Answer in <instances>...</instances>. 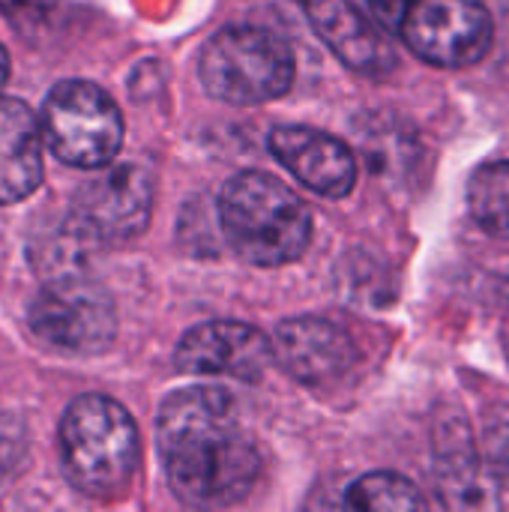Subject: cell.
I'll list each match as a JSON object with an SVG mask.
<instances>
[{
    "label": "cell",
    "mask_w": 509,
    "mask_h": 512,
    "mask_svg": "<svg viewBox=\"0 0 509 512\" xmlns=\"http://www.w3.org/2000/svg\"><path fill=\"white\" fill-rule=\"evenodd\" d=\"M156 441L168 486L186 507H234L261 477V456L225 390L189 387L168 396L159 408Z\"/></svg>",
    "instance_id": "6da1fadb"
},
{
    "label": "cell",
    "mask_w": 509,
    "mask_h": 512,
    "mask_svg": "<svg viewBox=\"0 0 509 512\" xmlns=\"http://www.w3.org/2000/svg\"><path fill=\"white\" fill-rule=\"evenodd\" d=\"M219 225L228 246L255 267L297 261L312 240V213L282 180L264 171L234 174L219 192Z\"/></svg>",
    "instance_id": "7a4b0ae2"
},
{
    "label": "cell",
    "mask_w": 509,
    "mask_h": 512,
    "mask_svg": "<svg viewBox=\"0 0 509 512\" xmlns=\"http://www.w3.org/2000/svg\"><path fill=\"white\" fill-rule=\"evenodd\" d=\"M138 429L108 396H78L60 420V462L69 486L93 501L120 498L138 471Z\"/></svg>",
    "instance_id": "3957f363"
},
{
    "label": "cell",
    "mask_w": 509,
    "mask_h": 512,
    "mask_svg": "<svg viewBox=\"0 0 509 512\" xmlns=\"http://www.w3.org/2000/svg\"><path fill=\"white\" fill-rule=\"evenodd\" d=\"M204 90L228 105H264L291 90L294 57L285 39L264 27L231 24L213 33L198 57Z\"/></svg>",
    "instance_id": "277c9868"
},
{
    "label": "cell",
    "mask_w": 509,
    "mask_h": 512,
    "mask_svg": "<svg viewBox=\"0 0 509 512\" xmlns=\"http://www.w3.org/2000/svg\"><path fill=\"white\" fill-rule=\"evenodd\" d=\"M42 132L60 162L102 168L123 144V117L102 87L90 81H60L42 105Z\"/></svg>",
    "instance_id": "5b68a950"
},
{
    "label": "cell",
    "mask_w": 509,
    "mask_h": 512,
    "mask_svg": "<svg viewBox=\"0 0 509 512\" xmlns=\"http://www.w3.org/2000/svg\"><path fill=\"white\" fill-rule=\"evenodd\" d=\"M33 336L60 354H99L117 333V312L111 294L87 276H57L30 303L27 312Z\"/></svg>",
    "instance_id": "8992f818"
},
{
    "label": "cell",
    "mask_w": 509,
    "mask_h": 512,
    "mask_svg": "<svg viewBox=\"0 0 509 512\" xmlns=\"http://www.w3.org/2000/svg\"><path fill=\"white\" fill-rule=\"evenodd\" d=\"M153 210V180L138 165H114L78 186L72 195V231L99 246H120L135 240Z\"/></svg>",
    "instance_id": "52a82bcc"
},
{
    "label": "cell",
    "mask_w": 509,
    "mask_h": 512,
    "mask_svg": "<svg viewBox=\"0 0 509 512\" xmlns=\"http://www.w3.org/2000/svg\"><path fill=\"white\" fill-rule=\"evenodd\" d=\"M399 33L426 63L462 69L489 54L495 24L480 0H414Z\"/></svg>",
    "instance_id": "ba28073f"
},
{
    "label": "cell",
    "mask_w": 509,
    "mask_h": 512,
    "mask_svg": "<svg viewBox=\"0 0 509 512\" xmlns=\"http://www.w3.org/2000/svg\"><path fill=\"white\" fill-rule=\"evenodd\" d=\"M273 360V339L240 321H210L192 327L174 354L186 375H222L234 381H261Z\"/></svg>",
    "instance_id": "9c48e42d"
},
{
    "label": "cell",
    "mask_w": 509,
    "mask_h": 512,
    "mask_svg": "<svg viewBox=\"0 0 509 512\" xmlns=\"http://www.w3.org/2000/svg\"><path fill=\"white\" fill-rule=\"evenodd\" d=\"M273 360L306 387H330L354 369L357 345L336 321L291 318L273 333Z\"/></svg>",
    "instance_id": "30bf717a"
},
{
    "label": "cell",
    "mask_w": 509,
    "mask_h": 512,
    "mask_svg": "<svg viewBox=\"0 0 509 512\" xmlns=\"http://www.w3.org/2000/svg\"><path fill=\"white\" fill-rule=\"evenodd\" d=\"M303 6L315 33L348 69L375 78L396 69V48L354 0H303Z\"/></svg>",
    "instance_id": "8fae6325"
},
{
    "label": "cell",
    "mask_w": 509,
    "mask_h": 512,
    "mask_svg": "<svg viewBox=\"0 0 509 512\" xmlns=\"http://www.w3.org/2000/svg\"><path fill=\"white\" fill-rule=\"evenodd\" d=\"M270 150L303 186L324 198H345L357 183L354 153L321 129L279 126L270 135Z\"/></svg>",
    "instance_id": "7c38bea8"
},
{
    "label": "cell",
    "mask_w": 509,
    "mask_h": 512,
    "mask_svg": "<svg viewBox=\"0 0 509 512\" xmlns=\"http://www.w3.org/2000/svg\"><path fill=\"white\" fill-rule=\"evenodd\" d=\"M42 129L21 99H0V204L33 195L42 183Z\"/></svg>",
    "instance_id": "4fadbf2b"
},
{
    "label": "cell",
    "mask_w": 509,
    "mask_h": 512,
    "mask_svg": "<svg viewBox=\"0 0 509 512\" xmlns=\"http://www.w3.org/2000/svg\"><path fill=\"white\" fill-rule=\"evenodd\" d=\"M486 462L474 456L468 438H462L459 447L438 453V492L447 507H495V489L492 468H483Z\"/></svg>",
    "instance_id": "5bb4252c"
},
{
    "label": "cell",
    "mask_w": 509,
    "mask_h": 512,
    "mask_svg": "<svg viewBox=\"0 0 509 512\" xmlns=\"http://www.w3.org/2000/svg\"><path fill=\"white\" fill-rule=\"evenodd\" d=\"M468 210L474 222L498 237L509 240V162H489L474 171L468 180Z\"/></svg>",
    "instance_id": "9a60e30c"
},
{
    "label": "cell",
    "mask_w": 509,
    "mask_h": 512,
    "mask_svg": "<svg viewBox=\"0 0 509 512\" xmlns=\"http://www.w3.org/2000/svg\"><path fill=\"white\" fill-rule=\"evenodd\" d=\"M345 507L357 512H411L426 510V498L411 480L393 471H375L348 489Z\"/></svg>",
    "instance_id": "2e32d148"
},
{
    "label": "cell",
    "mask_w": 509,
    "mask_h": 512,
    "mask_svg": "<svg viewBox=\"0 0 509 512\" xmlns=\"http://www.w3.org/2000/svg\"><path fill=\"white\" fill-rule=\"evenodd\" d=\"M486 462L495 480L509 486V408L495 414L486 429Z\"/></svg>",
    "instance_id": "e0dca14e"
},
{
    "label": "cell",
    "mask_w": 509,
    "mask_h": 512,
    "mask_svg": "<svg viewBox=\"0 0 509 512\" xmlns=\"http://www.w3.org/2000/svg\"><path fill=\"white\" fill-rule=\"evenodd\" d=\"M411 3H414V0H366V6L372 9V18H375L381 27L396 30V33H399V27H402L405 12H408Z\"/></svg>",
    "instance_id": "ac0fdd59"
},
{
    "label": "cell",
    "mask_w": 509,
    "mask_h": 512,
    "mask_svg": "<svg viewBox=\"0 0 509 512\" xmlns=\"http://www.w3.org/2000/svg\"><path fill=\"white\" fill-rule=\"evenodd\" d=\"M6 75H9V57H6V51L0 45V87L6 84Z\"/></svg>",
    "instance_id": "d6986e66"
},
{
    "label": "cell",
    "mask_w": 509,
    "mask_h": 512,
    "mask_svg": "<svg viewBox=\"0 0 509 512\" xmlns=\"http://www.w3.org/2000/svg\"><path fill=\"white\" fill-rule=\"evenodd\" d=\"M504 6H507V9H509V0H504Z\"/></svg>",
    "instance_id": "ffe728a7"
}]
</instances>
